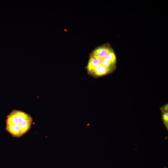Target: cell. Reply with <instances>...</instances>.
Instances as JSON below:
<instances>
[{
	"label": "cell",
	"mask_w": 168,
	"mask_h": 168,
	"mask_svg": "<svg viewBox=\"0 0 168 168\" xmlns=\"http://www.w3.org/2000/svg\"><path fill=\"white\" fill-rule=\"evenodd\" d=\"M103 59L107 62L114 66L116 61L115 55L112 51L109 53Z\"/></svg>",
	"instance_id": "cell-5"
},
{
	"label": "cell",
	"mask_w": 168,
	"mask_h": 168,
	"mask_svg": "<svg viewBox=\"0 0 168 168\" xmlns=\"http://www.w3.org/2000/svg\"></svg>",
	"instance_id": "cell-7"
},
{
	"label": "cell",
	"mask_w": 168,
	"mask_h": 168,
	"mask_svg": "<svg viewBox=\"0 0 168 168\" xmlns=\"http://www.w3.org/2000/svg\"><path fill=\"white\" fill-rule=\"evenodd\" d=\"M111 51H112L111 49L109 47L106 46H102L95 49L91 53V55L102 60Z\"/></svg>",
	"instance_id": "cell-2"
},
{
	"label": "cell",
	"mask_w": 168,
	"mask_h": 168,
	"mask_svg": "<svg viewBox=\"0 0 168 168\" xmlns=\"http://www.w3.org/2000/svg\"><path fill=\"white\" fill-rule=\"evenodd\" d=\"M111 71V69L105 67L100 63L89 72L94 76H101L109 73Z\"/></svg>",
	"instance_id": "cell-3"
},
{
	"label": "cell",
	"mask_w": 168,
	"mask_h": 168,
	"mask_svg": "<svg viewBox=\"0 0 168 168\" xmlns=\"http://www.w3.org/2000/svg\"><path fill=\"white\" fill-rule=\"evenodd\" d=\"M163 113L162 114V118L163 120L164 124L166 129H168V105H166L163 108Z\"/></svg>",
	"instance_id": "cell-6"
},
{
	"label": "cell",
	"mask_w": 168,
	"mask_h": 168,
	"mask_svg": "<svg viewBox=\"0 0 168 168\" xmlns=\"http://www.w3.org/2000/svg\"><path fill=\"white\" fill-rule=\"evenodd\" d=\"M32 121V118L29 114L15 110L7 116L6 129L13 137L19 138L29 130Z\"/></svg>",
	"instance_id": "cell-1"
},
{
	"label": "cell",
	"mask_w": 168,
	"mask_h": 168,
	"mask_svg": "<svg viewBox=\"0 0 168 168\" xmlns=\"http://www.w3.org/2000/svg\"><path fill=\"white\" fill-rule=\"evenodd\" d=\"M101 59L96 57L91 56L87 66V69L89 72L96 66L100 63Z\"/></svg>",
	"instance_id": "cell-4"
}]
</instances>
